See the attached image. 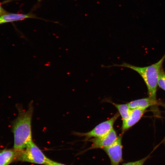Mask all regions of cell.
<instances>
[{"mask_svg":"<svg viewBox=\"0 0 165 165\" xmlns=\"http://www.w3.org/2000/svg\"><path fill=\"white\" fill-rule=\"evenodd\" d=\"M33 111L32 103H30L27 110H20L13 127L14 134V148L22 150L32 140L31 121Z\"/></svg>","mask_w":165,"mask_h":165,"instance_id":"obj_1","label":"cell"},{"mask_svg":"<svg viewBox=\"0 0 165 165\" xmlns=\"http://www.w3.org/2000/svg\"><path fill=\"white\" fill-rule=\"evenodd\" d=\"M165 59V53L157 62L150 66L140 67L136 66L125 62L120 64H114L106 66L123 67L131 69L137 72L142 77L148 89V97L155 101L156 100V92L157 86L158 75L163 63Z\"/></svg>","mask_w":165,"mask_h":165,"instance_id":"obj_2","label":"cell"},{"mask_svg":"<svg viewBox=\"0 0 165 165\" xmlns=\"http://www.w3.org/2000/svg\"><path fill=\"white\" fill-rule=\"evenodd\" d=\"M25 148L26 149L21 151L17 160L46 165L49 159L46 156L32 140L28 142Z\"/></svg>","mask_w":165,"mask_h":165,"instance_id":"obj_3","label":"cell"},{"mask_svg":"<svg viewBox=\"0 0 165 165\" xmlns=\"http://www.w3.org/2000/svg\"><path fill=\"white\" fill-rule=\"evenodd\" d=\"M118 113H116L110 119L99 124L90 131L87 133L75 132V134L79 136L85 137V140L91 138L99 137L108 134L113 128L114 123L119 116Z\"/></svg>","mask_w":165,"mask_h":165,"instance_id":"obj_4","label":"cell"},{"mask_svg":"<svg viewBox=\"0 0 165 165\" xmlns=\"http://www.w3.org/2000/svg\"><path fill=\"white\" fill-rule=\"evenodd\" d=\"M122 137H118L113 144L102 149L109 157L111 165H119L123 161Z\"/></svg>","mask_w":165,"mask_h":165,"instance_id":"obj_5","label":"cell"},{"mask_svg":"<svg viewBox=\"0 0 165 165\" xmlns=\"http://www.w3.org/2000/svg\"><path fill=\"white\" fill-rule=\"evenodd\" d=\"M118 138L115 130L113 128L106 135L99 137L94 138L88 140L92 142L91 146L86 151L96 148H102L113 144Z\"/></svg>","mask_w":165,"mask_h":165,"instance_id":"obj_6","label":"cell"},{"mask_svg":"<svg viewBox=\"0 0 165 165\" xmlns=\"http://www.w3.org/2000/svg\"><path fill=\"white\" fill-rule=\"evenodd\" d=\"M145 110L139 108L132 109L129 118L123 123L122 130L123 133L139 121L145 112Z\"/></svg>","mask_w":165,"mask_h":165,"instance_id":"obj_7","label":"cell"},{"mask_svg":"<svg viewBox=\"0 0 165 165\" xmlns=\"http://www.w3.org/2000/svg\"><path fill=\"white\" fill-rule=\"evenodd\" d=\"M28 18L42 19L31 13L19 14L8 13L0 16V24L9 22L24 20Z\"/></svg>","mask_w":165,"mask_h":165,"instance_id":"obj_8","label":"cell"},{"mask_svg":"<svg viewBox=\"0 0 165 165\" xmlns=\"http://www.w3.org/2000/svg\"><path fill=\"white\" fill-rule=\"evenodd\" d=\"M21 151L14 148L1 151L0 165H8L13 161L17 160Z\"/></svg>","mask_w":165,"mask_h":165,"instance_id":"obj_9","label":"cell"},{"mask_svg":"<svg viewBox=\"0 0 165 165\" xmlns=\"http://www.w3.org/2000/svg\"><path fill=\"white\" fill-rule=\"evenodd\" d=\"M157 104V101L148 97L131 101L127 103V104L131 109L139 108L146 109L149 106L156 105Z\"/></svg>","mask_w":165,"mask_h":165,"instance_id":"obj_10","label":"cell"},{"mask_svg":"<svg viewBox=\"0 0 165 165\" xmlns=\"http://www.w3.org/2000/svg\"><path fill=\"white\" fill-rule=\"evenodd\" d=\"M113 104L118 110L123 119V123L125 122L129 118L132 109L127 104H119L112 103Z\"/></svg>","mask_w":165,"mask_h":165,"instance_id":"obj_11","label":"cell"},{"mask_svg":"<svg viewBox=\"0 0 165 165\" xmlns=\"http://www.w3.org/2000/svg\"><path fill=\"white\" fill-rule=\"evenodd\" d=\"M157 84L160 87L165 91V72L163 67L159 72Z\"/></svg>","mask_w":165,"mask_h":165,"instance_id":"obj_12","label":"cell"},{"mask_svg":"<svg viewBox=\"0 0 165 165\" xmlns=\"http://www.w3.org/2000/svg\"><path fill=\"white\" fill-rule=\"evenodd\" d=\"M152 152L146 156L141 160L135 161L125 163L122 165H143L145 161L151 157L150 155Z\"/></svg>","mask_w":165,"mask_h":165,"instance_id":"obj_13","label":"cell"},{"mask_svg":"<svg viewBox=\"0 0 165 165\" xmlns=\"http://www.w3.org/2000/svg\"><path fill=\"white\" fill-rule=\"evenodd\" d=\"M45 165H66L62 163L57 162L50 159Z\"/></svg>","mask_w":165,"mask_h":165,"instance_id":"obj_14","label":"cell"},{"mask_svg":"<svg viewBox=\"0 0 165 165\" xmlns=\"http://www.w3.org/2000/svg\"><path fill=\"white\" fill-rule=\"evenodd\" d=\"M9 12L5 10L1 6L0 4V16L7 14Z\"/></svg>","mask_w":165,"mask_h":165,"instance_id":"obj_15","label":"cell"},{"mask_svg":"<svg viewBox=\"0 0 165 165\" xmlns=\"http://www.w3.org/2000/svg\"><path fill=\"white\" fill-rule=\"evenodd\" d=\"M163 141H165V137L164 139L163 140Z\"/></svg>","mask_w":165,"mask_h":165,"instance_id":"obj_16","label":"cell"},{"mask_svg":"<svg viewBox=\"0 0 165 165\" xmlns=\"http://www.w3.org/2000/svg\"><path fill=\"white\" fill-rule=\"evenodd\" d=\"M38 0V1H41V0Z\"/></svg>","mask_w":165,"mask_h":165,"instance_id":"obj_17","label":"cell"},{"mask_svg":"<svg viewBox=\"0 0 165 165\" xmlns=\"http://www.w3.org/2000/svg\"><path fill=\"white\" fill-rule=\"evenodd\" d=\"M0 151H1L0 150Z\"/></svg>","mask_w":165,"mask_h":165,"instance_id":"obj_18","label":"cell"}]
</instances>
